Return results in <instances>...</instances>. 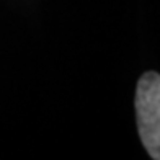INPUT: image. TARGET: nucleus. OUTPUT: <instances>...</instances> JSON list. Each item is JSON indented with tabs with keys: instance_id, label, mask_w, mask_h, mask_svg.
<instances>
[{
	"instance_id": "1",
	"label": "nucleus",
	"mask_w": 160,
	"mask_h": 160,
	"mask_svg": "<svg viewBox=\"0 0 160 160\" xmlns=\"http://www.w3.org/2000/svg\"><path fill=\"white\" fill-rule=\"evenodd\" d=\"M136 116L139 136L147 154L160 158V77L157 72H145L137 82Z\"/></svg>"
}]
</instances>
